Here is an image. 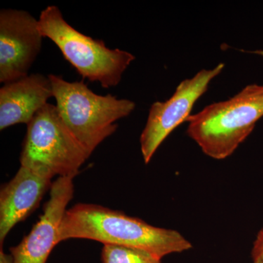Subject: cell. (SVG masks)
I'll return each instance as SVG.
<instances>
[{
    "mask_svg": "<svg viewBox=\"0 0 263 263\" xmlns=\"http://www.w3.org/2000/svg\"><path fill=\"white\" fill-rule=\"evenodd\" d=\"M70 238L143 249L160 259L192 248V243L176 230L150 226L141 219L95 204L79 203L66 211L59 243Z\"/></svg>",
    "mask_w": 263,
    "mask_h": 263,
    "instance_id": "1",
    "label": "cell"
},
{
    "mask_svg": "<svg viewBox=\"0 0 263 263\" xmlns=\"http://www.w3.org/2000/svg\"><path fill=\"white\" fill-rule=\"evenodd\" d=\"M263 117V85L250 84L226 101L210 104L186 119V133L203 153L224 160L252 133Z\"/></svg>",
    "mask_w": 263,
    "mask_h": 263,
    "instance_id": "2",
    "label": "cell"
},
{
    "mask_svg": "<svg viewBox=\"0 0 263 263\" xmlns=\"http://www.w3.org/2000/svg\"><path fill=\"white\" fill-rule=\"evenodd\" d=\"M48 76L60 117L90 155L115 133L116 122L136 108V103L127 99L95 94L83 81L69 82L60 76Z\"/></svg>",
    "mask_w": 263,
    "mask_h": 263,
    "instance_id": "3",
    "label": "cell"
},
{
    "mask_svg": "<svg viewBox=\"0 0 263 263\" xmlns=\"http://www.w3.org/2000/svg\"><path fill=\"white\" fill-rule=\"evenodd\" d=\"M38 22L43 37L49 38L56 44L83 79L98 81L105 89L117 86L124 71L136 60L129 52L110 49L103 41L76 30L55 5L45 8Z\"/></svg>",
    "mask_w": 263,
    "mask_h": 263,
    "instance_id": "4",
    "label": "cell"
},
{
    "mask_svg": "<svg viewBox=\"0 0 263 263\" xmlns=\"http://www.w3.org/2000/svg\"><path fill=\"white\" fill-rule=\"evenodd\" d=\"M90 156L66 126L56 105L47 103L27 124L20 163L47 179H74Z\"/></svg>",
    "mask_w": 263,
    "mask_h": 263,
    "instance_id": "5",
    "label": "cell"
},
{
    "mask_svg": "<svg viewBox=\"0 0 263 263\" xmlns=\"http://www.w3.org/2000/svg\"><path fill=\"white\" fill-rule=\"evenodd\" d=\"M224 67V64L220 63L214 68L199 71L191 79L181 81L168 100L152 104L140 138L145 163L150 162L167 136L191 116L194 105L206 92L210 83Z\"/></svg>",
    "mask_w": 263,
    "mask_h": 263,
    "instance_id": "6",
    "label": "cell"
},
{
    "mask_svg": "<svg viewBox=\"0 0 263 263\" xmlns=\"http://www.w3.org/2000/svg\"><path fill=\"white\" fill-rule=\"evenodd\" d=\"M39 22L23 10L0 11V82H12L28 76L42 48Z\"/></svg>",
    "mask_w": 263,
    "mask_h": 263,
    "instance_id": "7",
    "label": "cell"
},
{
    "mask_svg": "<svg viewBox=\"0 0 263 263\" xmlns=\"http://www.w3.org/2000/svg\"><path fill=\"white\" fill-rule=\"evenodd\" d=\"M72 178L59 177L50 186V197L42 216L28 235L10 249L14 263H46L58 235L66 208L74 195Z\"/></svg>",
    "mask_w": 263,
    "mask_h": 263,
    "instance_id": "8",
    "label": "cell"
},
{
    "mask_svg": "<svg viewBox=\"0 0 263 263\" xmlns=\"http://www.w3.org/2000/svg\"><path fill=\"white\" fill-rule=\"evenodd\" d=\"M51 186V179L21 166L13 179L3 186L0 193L1 247L10 230L37 208Z\"/></svg>",
    "mask_w": 263,
    "mask_h": 263,
    "instance_id": "9",
    "label": "cell"
},
{
    "mask_svg": "<svg viewBox=\"0 0 263 263\" xmlns=\"http://www.w3.org/2000/svg\"><path fill=\"white\" fill-rule=\"evenodd\" d=\"M51 97V81L43 74H30L5 84L0 89V129L28 124Z\"/></svg>",
    "mask_w": 263,
    "mask_h": 263,
    "instance_id": "10",
    "label": "cell"
},
{
    "mask_svg": "<svg viewBox=\"0 0 263 263\" xmlns=\"http://www.w3.org/2000/svg\"><path fill=\"white\" fill-rule=\"evenodd\" d=\"M101 256L103 263H162L147 251L124 246L104 245Z\"/></svg>",
    "mask_w": 263,
    "mask_h": 263,
    "instance_id": "11",
    "label": "cell"
},
{
    "mask_svg": "<svg viewBox=\"0 0 263 263\" xmlns=\"http://www.w3.org/2000/svg\"><path fill=\"white\" fill-rule=\"evenodd\" d=\"M253 263H263V228L259 232L252 251Z\"/></svg>",
    "mask_w": 263,
    "mask_h": 263,
    "instance_id": "12",
    "label": "cell"
},
{
    "mask_svg": "<svg viewBox=\"0 0 263 263\" xmlns=\"http://www.w3.org/2000/svg\"><path fill=\"white\" fill-rule=\"evenodd\" d=\"M0 263H14V259L12 254H7L3 252V249L0 251Z\"/></svg>",
    "mask_w": 263,
    "mask_h": 263,
    "instance_id": "13",
    "label": "cell"
},
{
    "mask_svg": "<svg viewBox=\"0 0 263 263\" xmlns=\"http://www.w3.org/2000/svg\"><path fill=\"white\" fill-rule=\"evenodd\" d=\"M252 53H256V54H258L259 56H262L263 57V51H255L252 52Z\"/></svg>",
    "mask_w": 263,
    "mask_h": 263,
    "instance_id": "14",
    "label": "cell"
}]
</instances>
